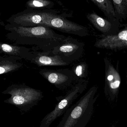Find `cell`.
<instances>
[{
    "instance_id": "obj_17",
    "label": "cell",
    "mask_w": 127,
    "mask_h": 127,
    "mask_svg": "<svg viewBox=\"0 0 127 127\" xmlns=\"http://www.w3.org/2000/svg\"><path fill=\"white\" fill-rule=\"evenodd\" d=\"M84 67L85 66H84L83 64H78L74 70L73 71L74 72L76 77L83 78L85 76L84 70Z\"/></svg>"
},
{
    "instance_id": "obj_8",
    "label": "cell",
    "mask_w": 127,
    "mask_h": 127,
    "mask_svg": "<svg viewBox=\"0 0 127 127\" xmlns=\"http://www.w3.org/2000/svg\"><path fill=\"white\" fill-rule=\"evenodd\" d=\"M32 56L29 61L38 66H65L70 64L58 56L52 55L50 52L38 51L32 48Z\"/></svg>"
},
{
    "instance_id": "obj_3",
    "label": "cell",
    "mask_w": 127,
    "mask_h": 127,
    "mask_svg": "<svg viewBox=\"0 0 127 127\" xmlns=\"http://www.w3.org/2000/svg\"><path fill=\"white\" fill-rule=\"evenodd\" d=\"M71 15L57 9L36 10L27 8L12 15L6 20L8 23L18 26H46L51 28V21L58 17H67Z\"/></svg>"
},
{
    "instance_id": "obj_14",
    "label": "cell",
    "mask_w": 127,
    "mask_h": 127,
    "mask_svg": "<svg viewBox=\"0 0 127 127\" xmlns=\"http://www.w3.org/2000/svg\"><path fill=\"white\" fill-rule=\"evenodd\" d=\"M87 18L96 29L103 33L108 32L112 27V24L109 21L95 13L88 14Z\"/></svg>"
},
{
    "instance_id": "obj_16",
    "label": "cell",
    "mask_w": 127,
    "mask_h": 127,
    "mask_svg": "<svg viewBox=\"0 0 127 127\" xmlns=\"http://www.w3.org/2000/svg\"><path fill=\"white\" fill-rule=\"evenodd\" d=\"M92 1L98 6L106 15H110L113 17H115L116 14L113 8L112 3L111 2L112 1L108 0H93Z\"/></svg>"
},
{
    "instance_id": "obj_9",
    "label": "cell",
    "mask_w": 127,
    "mask_h": 127,
    "mask_svg": "<svg viewBox=\"0 0 127 127\" xmlns=\"http://www.w3.org/2000/svg\"><path fill=\"white\" fill-rule=\"evenodd\" d=\"M51 28L63 33L75 35L79 36H85L87 30L84 27L70 21L65 17L55 18L51 21Z\"/></svg>"
},
{
    "instance_id": "obj_2",
    "label": "cell",
    "mask_w": 127,
    "mask_h": 127,
    "mask_svg": "<svg viewBox=\"0 0 127 127\" xmlns=\"http://www.w3.org/2000/svg\"><path fill=\"white\" fill-rule=\"evenodd\" d=\"M97 88H91L66 111L57 127H85L93 113Z\"/></svg>"
},
{
    "instance_id": "obj_15",
    "label": "cell",
    "mask_w": 127,
    "mask_h": 127,
    "mask_svg": "<svg viewBox=\"0 0 127 127\" xmlns=\"http://www.w3.org/2000/svg\"><path fill=\"white\" fill-rule=\"evenodd\" d=\"M55 3L48 0H32L26 3L27 8L36 10L53 9Z\"/></svg>"
},
{
    "instance_id": "obj_19",
    "label": "cell",
    "mask_w": 127,
    "mask_h": 127,
    "mask_svg": "<svg viewBox=\"0 0 127 127\" xmlns=\"http://www.w3.org/2000/svg\"></svg>"
},
{
    "instance_id": "obj_4",
    "label": "cell",
    "mask_w": 127,
    "mask_h": 127,
    "mask_svg": "<svg viewBox=\"0 0 127 127\" xmlns=\"http://www.w3.org/2000/svg\"><path fill=\"white\" fill-rule=\"evenodd\" d=\"M2 93L11 95L4 102L14 105L23 113L28 112L37 105L44 96L41 91L24 84H13Z\"/></svg>"
},
{
    "instance_id": "obj_13",
    "label": "cell",
    "mask_w": 127,
    "mask_h": 127,
    "mask_svg": "<svg viewBox=\"0 0 127 127\" xmlns=\"http://www.w3.org/2000/svg\"><path fill=\"white\" fill-rule=\"evenodd\" d=\"M22 59L19 57L5 55L0 57V74L14 72L23 66L20 61Z\"/></svg>"
},
{
    "instance_id": "obj_6",
    "label": "cell",
    "mask_w": 127,
    "mask_h": 127,
    "mask_svg": "<svg viewBox=\"0 0 127 127\" xmlns=\"http://www.w3.org/2000/svg\"><path fill=\"white\" fill-rule=\"evenodd\" d=\"M39 73L50 83L61 90H66L78 79L74 72L68 69H42Z\"/></svg>"
},
{
    "instance_id": "obj_12",
    "label": "cell",
    "mask_w": 127,
    "mask_h": 127,
    "mask_svg": "<svg viewBox=\"0 0 127 127\" xmlns=\"http://www.w3.org/2000/svg\"><path fill=\"white\" fill-rule=\"evenodd\" d=\"M0 50L5 55L19 57L29 61L32 56V49L17 45L1 43Z\"/></svg>"
},
{
    "instance_id": "obj_18",
    "label": "cell",
    "mask_w": 127,
    "mask_h": 127,
    "mask_svg": "<svg viewBox=\"0 0 127 127\" xmlns=\"http://www.w3.org/2000/svg\"><path fill=\"white\" fill-rule=\"evenodd\" d=\"M111 127H114V126H111Z\"/></svg>"
},
{
    "instance_id": "obj_5",
    "label": "cell",
    "mask_w": 127,
    "mask_h": 127,
    "mask_svg": "<svg viewBox=\"0 0 127 127\" xmlns=\"http://www.w3.org/2000/svg\"><path fill=\"white\" fill-rule=\"evenodd\" d=\"M86 88V82L80 79L68 91L65 95L56 97L58 103L53 110L41 120L39 127H49L56 119L64 115L71 107L73 102L83 93Z\"/></svg>"
},
{
    "instance_id": "obj_11",
    "label": "cell",
    "mask_w": 127,
    "mask_h": 127,
    "mask_svg": "<svg viewBox=\"0 0 127 127\" xmlns=\"http://www.w3.org/2000/svg\"><path fill=\"white\" fill-rule=\"evenodd\" d=\"M121 83V78L119 73L114 67L110 65L105 72V95L110 100H114L117 96Z\"/></svg>"
},
{
    "instance_id": "obj_10",
    "label": "cell",
    "mask_w": 127,
    "mask_h": 127,
    "mask_svg": "<svg viewBox=\"0 0 127 127\" xmlns=\"http://www.w3.org/2000/svg\"><path fill=\"white\" fill-rule=\"evenodd\" d=\"M95 47L101 49H121L127 47V30H123L119 34L104 36L98 40Z\"/></svg>"
},
{
    "instance_id": "obj_1",
    "label": "cell",
    "mask_w": 127,
    "mask_h": 127,
    "mask_svg": "<svg viewBox=\"0 0 127 127\" xmlns=\"http://www.w3.org/2000/svg\"><path fill=\"white\" fill-rule=\"evenodd\" d=\"M8 32L5 36L15 44L34 46L32 49L51 52L66 37L46 26L24 27L8 23L5 26Z\"/></svg>"
},
{
    "instance_id": "obj_7",
    "label": "cell",
    "mask_w": 127,
    "mask_h": 127,
    "mask_svg": "<svg viewBox=\"0 0 127 127\" xmlns=\"http://www.w3.org/2000/svg\"><path fill=\"white\" fill-rule=\"evenodd\" d=\"M83 50V44L78 40L69 36L55 47L50 53L53 55L60 56L64 61L72 63L81 57Z\"/></svg>"
}]
</instances>
